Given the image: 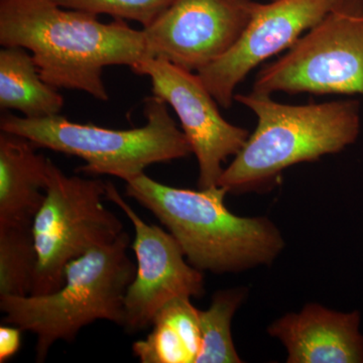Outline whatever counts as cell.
<instances>
[{"instance_id":"obj_2","label":"cell","mask_w":363,"mask_h":363,"mask_svg":"<svg viewBox=\"0 0 363 363\" xmlns=\"http://www.w3.org/2000/svg\"><path fill=\"white\" fill-rule=\"evenodd\" d=\"M125 193L154 214L176 238L189 264L201 272H240L269 264L284 248L279 229L264 217L227 209L228 191L164 185L145 173L125 182Z\"/></svg>"},{"instance_id":"obj_12","label":"cell","mask_w":363,"mask_h":363,"mask_svg":"<svg viewBox=\"0 0 363 363\" xmlns=\"http://www.w3.org/2000/svg\"><path fill=\"white\" fill-rule=\"evenodd\" d=\"M358 311L343 313L317 304L289 313L269 327L288 351L289 363H363Z\"/></svg>"},{"instance_id":"obj_13","label":"cell","mask_w":363,"mask_h":363,"mask_svg":"<svg viewBox=\"0 0 363 363\" xmlns=\"http://www.w3.org/2000/svg\"><path fill=\"white\" fill-rule=\"evenodd\" d=\"M23 136L0 133V226H32L45 197L50 160Z\"/></svg>"},{"instance_id":"obj_1","label":"cell","mask_w":363,"mask_h":363,"mask_svg":"<svg viewBox=\"0 0 363 363\" xmlns=\"http://www.w3.org/2000/svg\"><path fill=\"white\" fill-rule=\"evenodd\" d=\"M0 44L32 52L50 85L82 91L100 101L109 99L106 67L133 69L147 57L143 30L123 20L101 23L94 14L54 0H0Z\"/></svg>"},{"instance_id":"obj_6","label":"cell","mask_w":363,"mask_h":363,"mask_svg":"<svg viewBox=\"0 0 363 363\" xmlns=\"http://www.w3.org/2000/svg\"><path fill=\"white\" fill-rule=\"evenodd\" d=\"M105 199L104 181L67 176L50 160L45 200L32 224L38 264L30 295L56 291L69 262L111 245L125 231Z\"/></svg>"},{"instance_id":"obj_16","label":"cell","mask_w":363,"mask_h":363,"mask_svg":"<svg viewBox=\"0 0 363 363\" xmlns=\"http://www.w3.org/2000/svg\"><path fill=\"white\" fill-rule=\"evenodd\" d=\"M245 297V289L219 291L207 310H199L201 350L196 363L242 362L234 347L231 322Z\"/></svg>"},{"instance_id":"obj_15","label":"cell","mask_w":363,"mask_h":363,"mask_svg":"<svg viewBox=\"0 0 363 363\" xmlns=\"http://www.w3.org/2000/svg\"><path fill=\"white\" fill-rule=\"evenodd\" d=\"M18 45L0 50V108L26 118L58 116L64 97L40 76L32 52Z\"/></svg>"},{"instance_id":"obj_7","label":"cell","mask_w":363,"mask_h":363,"mask_svg":"<svg viewBox=\"0 0 363 363\" xmlns=\"http://www.w3.org/2000/svg\"><path fill=\"white\" fill-rule=\"evenodd\" d=\"M252 91L363 97V0H338L284 56L257 73Z\"/></svg>"},{"instance_id":"obj_17","label":"cell","mask_w":363,"mask_h":363,"mask_svg":"<svg viewBox=\"0 0 363 363\" xmlns=\"http://www.w3.org/2000/svg\"><path fill=\"white\" fill-rule=\"evenodd\" d=\"M37 264L32 226H0V297L30 295Z\"/></svg>"},{"instance_id":"obj_3","label":"cell","mask_w":363,"mask_h":363,"mask_svg":"<svg viewBox=\"0 0 363 363\" xmlns=\"http://www.w3.org/2000/svg\"><path fill=\"white\" fill-rule=\"evenodd\" d=\"M234 100L255 112L257 125L222 172L218 186L228 192L262 187L294 164L337 154L359 135L357 100L289 105L253 91Z\"/></svg>"},{"instance_id":"obj_14","label":"cell","mask_w":363,"mask_h":363,"mask_svg":"<svg viewBox=\"0 0 363 363\" xmlns=\"http://www.w3.org/2000/svg\"><path fill=\"white\" fill-rule=\"evenodd\" d=\"M143 340L133 352L142 363H196L201 350L199 310L191 298L178 297L162 306Z\"/></svg>"},{"instance_id":"obj_9","label":"cell","mask_w":363,"mask_h":363,"mask_svg":"<svg viewBox=\"0 0 363 363\" xmlns=\"http://www.w3.org/2000/svg\"><path fill=\"white\" fill-rule=\"evenodd\" d=\"M106 200L121 208L135 228L136 272L124 298L123 327L136 333L152 325L159 310L173 298L201 297L204 279L202 272L189 264L176 238L140 218L111 182H106Z\"/></svg>"},{"instance_id":"obj_5","label":"cell","mask_w":363,"mask_h":363,"mask_svg":"<svg viewBox=\"0 0 363 363\" xmlns=\"http://www.w3.org/2000/svg\"><path fill=\"white\" fill-rule=\"evenodd\" d=\"M143 114L145 125L131 130L74 123L60 114L44 118L6 114L0 119V130L23 136L37 147L80 157L85 164L77 171L86 175H109L128 182L152 164L183 159L192 152L161 98H145Z\"/></svg>"},{"instance_id":"obj_18","label":"cell","mask_w":363,"mask_h":363,"mask_svg":"<svg viewBox=\"0 0 363 363\" xmlns=\"http://www.w3.org/2000/svg\"><path fill=\"white\" fill-rule=\"evenodd\" d=\"M60 6L114 20L133 21L143 28L152 25L174 0H54Z\"/></svg>"},{"instance_id":"obj_19","label":"cell","mask_w":363,"mask_h":363,"mask_svg":"<svg viewBox=\"0 0 363 363\" xmlns=\"http://www.w3.org/2000/svg\"><path fill=\"white\" fill-rule=\"evenodd\" d=\"M0 326V362H6L18 352L21 346V329L9 324Z\"/></svg>"},{"instance_id":"obj_10","label":"cell","mask_w":363,"mask_h":363,"mask_svg":"<svg viewBox=\"0 0 363 363\" xmlns=\"http://www.w3.org/2000/svg\"><path fill=\"white\" fill-rule=\"evenodd\" d=\"M257 6L253 0H174L143 28L147 57L197 73L236 44Z\"/></svg>"},{"instance_id":"obj_4","label":"cell","mask_w":363,"mask_h":363,"mask_svg":"<svg viewBox=\"0 0 363 363\" xmlns=\"http://www.w3.org/2000/svg\"><path fill=\"white\" fill-rule=\"evenodd\" d=\"M130 245V234L124 231L111 245L72 260L63 285L54 292L0 297L2 322L35 334V362H45L57 341L71 343L98 320L123 326L124 298L136 272L128 255Z\"/></svg>"},{"instance_id":"obj_8","label":"cell","mask_w":363,"mask_h":363,"mask_svg":"<svg viewBox=\"0 0 363 363\" xmlns=\"http://www.w3.org/2000/svg\"><path fill=\"white\" fill-rule=\"evenodd\" d=\"M131 71L149 77L152 95L175 111L197 159L198 187L218 185L224 169L222 164L242 149L250 135L248 130L224 119L219 104L197 73L166 60L150 57L143 59Z\"/></svg>"},{"instance_id":"obj_11","label":"cell","mask_w":363,"mask_h":363,"mask_svg":"<svg viewBox=\"0 0 363 363\" xmlns=\"http://www.w3.org/2000/svg\"><path fill=\"white\" fill-rule=\"evenodd\" d=\"M338 0H272L257 4L240 40L226 52L197 72L217 104L233 106L234 91L264 60L289 50L314 28Z\"/></svg>"}]
</instances>
